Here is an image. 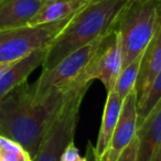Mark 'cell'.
<instances>
[{
  "instance_id": "6da1fadb",
  "label": "cell",
  "mask_w": 161,
  "mask_h": 161,
  "mask_svg": "<svg viewBox=\"0 0 161 161\" xmlns=\"http://www.w3.org/2000/svg\"><path fill=\"white\" fill-rule=\"evenodd\" d=\"M71 91L34 101L32 85L22 83L0 101V135L18 142L33 159Z\"/></svg>"
},
{
  "instance_id": "7a4b0ae2",
  "label": "cell",
  "mask_w": 161,
  "mask_h": 161,
  "mask_svg": "<svg viewBox=\"0 0 161 161\" xmlns=\"http://www.w3.org/2000/svg\"><path fill=\"white\" fill-rule=\"evenodd\" d=\"M129 0H93L75 14L47 47L42 71L52 69L69 53L110 32Z\"/></svg>"
},
{
  "instance_id": "3957f363",
  "label": "cell",
  "mask_w": 161,
  "mask_h": 161,
  "mask_svg": "<svg viewBox=\"0 0 161 161\" xmlns=\"http://www.w3.org/2000/svg\"><path fill=\"white\" fill-rule=\"evenodd\" d=\"M161 17V0H129L115 25L123 69L140 56L153 36Z\"/></svg>"
},
{
  "instance_id": "277c9868",
  "label": "cell",
  "mask_w": 161,
  "mask_h": 161,
  "mask_svg": "<svg viewBox=\"0 0 161 161\" xmlns=\"http://www.w3.org/2000/svg\"><path fill=\"white\" fill-rule=\"evenodd\" d=\"M88 87L90 85L72 88L32 161H60L64 150L74 140L80 108Z\"/></svg>"
},
{
  "instance_id": "5b68a950",
  "label": "cell",
  "mask_w": 161,
  "mask_h": 161,
  "mask_svg": "<svg viewBox=\"0 0 161 161\" xmlns=\"http://www.w3.org/2000/svg\"><path fill=\"white\" fill-rule=\"evenodd\" d=\"M105 36H99L83 47L69 53L52 69L42 71L40 77L32 84L34 101H41L51 93H66L74 88V82L83 73L95 55Z\"/></svg>"
},
{
  "instance_id": "8992f818",
  "label": "cell",
  "mask_w": 161,
  "mask_h": 161,
  "mask_svg": "<svg viewBox=\"0 0 161 161\" xmlns=\"http://www.w3.org/2000/svg\"><path fill=\"white\" fill-rule=\"evenodd\" d=\"M72 18L0 31V62H16L36 50L49 47Z\"/></svg>"
},
{
  "instance_id": "52a82bcc",
  "label": "cell",
  "mask_w": 161,
  "mask_h": 161,
  "mask_svg": "<svg viewBox=\"0 0 161 161\" xmlns=\"http://www.w3.org/2000/svg\"><path fill=\"white\" fill-rule=\"evenodd\" d=\"M123 69V58L119 36L113 29L104 36L98 50L90 61L83 73L74 82L73 87L91 85L93 80H99L107 93L114 91L115 84Z\"/></svg>"
},
{
  "instance_id": "ba28073f",
  "label": "cell",
  "mask_w": 161,
  "mask_h": 161,
  "mask_svg": "<svg viewBox=\"0 0 161 161\" xmlns=\"http://www.w3.org/2000/svg\"><path fill=\"white\" fill-rule=\"evenodd\" d=\"M137 95L131 91L123 101L118 123L114 130L110 142L101 161H115L124 149L132 141L137 134Z\"/></svg>"
},
{
  "instance_id": "9c48e42d",
  "label": "cell",
  "mask_w": 161,
  "mask_h": 161,
  "mask_svg": "<svg viewBox=\"0 0 161 161\" xmlns=\"http://www.w3.org/2000/svg\"><path fill=\"white\" fill-rule=\"evenodd\" d=\"M161 69V17L159 19L153 36L141 56L140 67L137 77L135 92L137 95V105L142 101L157 74Z\"/></svg>"
},
{
  "instance_id": "30bf717a",
  "label": "cell",
  "mask_w": 161,
  "mask_h": 161,
  "mask_svg": "<svg viewBox=\"0 0 161 161\" xmlns=\"http://www.w3.org/2000/svg\"><path fill=\"white\" fill-rule=\"evenodd\" d=\"M47 47L36 50L29 55L12 62L10 66L0 75V101L7 96L12 90L27 82L30 74L40 65H42L47 56Z\"/></svg>"
},
{
  "instance_id": "8fae6325",
  "label": "cell",
  "mask_w": 161,
  "mask_h": 161,
  "mask_svg": "<svg viewBox=\"0 0 161 161\" xmlns=\"http://www.w3.org/2000/svg\"><path fill=\"white\" fill-rule=\"evenodd\" d=\"M45 0H0V31L25 27Z\"/></svg>"
},
{
  "instance_id": "7c38bea8",
  "label": "cell",
  "mask_w": 161,
  "mask_h": 161,
  "mask_svg": "<svg viewBox=\"0 0 161 161\" xmlns=\"http://www.w3.org/2000/svg\"><path fill=\"white\" fill-rule=\"evenodd\" d=\"M138 139L136 161H150L161 145V99L137 129Z\"/></svg>"
},
{
  "instance_id": "4fadbf2b",
  "label": "cell",
  "mask_w": 161,
  "mask_h": 161,
  "mask_svg": "<svg viewBox=\"0 0 161 161\" xmlns=\"http://www.w3.org/2000/svg\"><path fill=\"white\" fill-rule=\"evenodd\" d=\"M123 99L114 92L107 93L105 107H104L103 119H102L101 129H99L98 138H97L96 146L94 147L95 153L99 159L104 156L110 142V139L114 134V130L118 123L119 115L121 112Z\"/></svg>"
},
{
  "instance_id": "5bb4252c",
  "label": "cell",
  "mask_w": 161,
  "mask_h": 161,
  "mask_svg": "<svg viewBox=\"0 0 161 161\" xmlns=\"http://www.w3.org/2000/svg\"><path fill=\"white\" fill-rule=\"evenodd\" d=\"M92 0H45L28 25H38L64 20L82 10Z\"/></svg>"
},
{
  "instance_id": "9a60e30c",
  "label": "cell",
  "mask_w": 161,
  "mask_h": 161,
  "mask_svg": "<svg viewBox=\"0 0 161 161\" xmlns=\"http://www.w3.org/2000/svg\"><path fill=\"white\" fill-rule=\"evenodd\" d=\"M141 56H142V54L138 56L136 60L132 61L130 64H128L126 67L121 69L120 74L117 77L114 92L123 101L129 95L131 91L135 90V85H136L137 77H138L139 73V67H140Z\"/></svg>"
},
{
  "instance_id": "2e32d148",
  "label": "cell",
  "mask_w": 161,
  "mask_h": 161,
  "mask_svg": "<svg viewBox=\"0 0 161 161\" xmlns=\"http://www.w3.org/2000/svg\"><path fill=\"white\" fill-rule=\"evenodd\" d=\"M161 99V69L157 74L156 78L152 82L151 86L148 90L147 94L142 101L137 105V127L141 125L145 118L150 114L153 107Z\"/></svg>"
},
{
  "instance_id": "e0dca14e",
  "label": "cell",
  "mask_w": 161,
  "mask_h": 161,
  "mask_svg": "<svg viewBox=\"0 0 161 161\" xmlns=\"http://www.w3.org/2000/svg\"><path fill=\"white\" fill-rule=\"evenodd\" d=\"M0 161H32L18 142L0 135Z\"/></svg>"
},
{
  "instance_id": "ac0fdd59",
  "label": "cell",
  "mask_w": 161,
  "mask_h": 161,
  "mask_svg": "<svg viewBox=\"0 0 161 161\" xmlns=\"http://www.w3.org/2000/svg\"><path fill=\"white\" fill-rule=\"evenodd\" d=\"M137 150H138V139L137 137H135L131 142L121 151V153L115 161H136Z\"/></svg>"
},
{
  "instance_id": "d6986e66",
  "label": "cell",
  "mask_w": 161,
  "mask_h": 161,
  "mask_svg": "<svg viewBox=\"0 0 161 161\" xmlns=\"http://www.w3.org/2000/svg\"><path fill=\"white\" fill-rule=\"evenodd\" d=\"M60 161H87L86 157H82L74 142H71L64 150L60 158Z\"/></svg>"
},
{
  "instance_id": "ffe728a7",
  "label": "cell",
  "mask_w": 161,
  "mask_h": 161,
  "mask_svg": "<svg viewBox=\"0 0 161 161\" xmlns=\"http://www.w3.org/2000/svg\"><path fill=\"white\" fill-rule=\"evenodd\" d=\"M86 159L87 161H101V159L96 156L95 153V150H94V147L91 145V142H88L87 147H86Z\"/></svg>"
},
{
  "instance_id": "44dd1931",
  "label": "cell",
  "mask_w": 161,
  "mask_h": 161,
  "mask_svg": "<svg viewBox=\"0 0 161 161\" xmlns=\"http://www.w3.org/2000/svg\"><path fill=\"white\" fill-rule=\"evenodd\" d=\"M150 161H161V145L159 146V148L156 150V152L153 153L152 158L150 159Z\"/></svg>"
},
{
  "instance_id": "7402d4cb",
  "label": "cell",
  "mask_w": 161,
  "mask_h": 161,
  "mask_svg": "<svg viewBox=\"0 0 161 161\" xmlns=\"http://www.w3.org/2000/svg\"><path fill=\"white\" fill-rule=\"evenodd\" d=\"M12 63V62H11ZM11 63H3V62H0V75L3 73V71H5L6 69H7L8 66H10V64Z\"/></svg>"
},
{
  "instance_id": "603a6c76",
  "label": "cell",
  "mask_w": 161,
  "mask_h": 161,
  "mask_svg": "<svg viewBox=\"0 0 161 161\" xmlns=\"http://www.w3.org/2000/svg\"><path fill=\"white\" fill-rule=\"evenodd\" d=\"M92 1H93V0H92Z\"/></svg>"
}]
</instances>
